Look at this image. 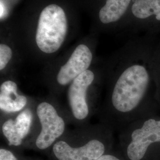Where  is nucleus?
Instances as JSON below:
<instances>
[{"mask_svg":"<svg viewBox=\"0 0 160 160\" xmlns=\"http://www.w3.org/2000/svg\"><path fill=\"white\" fill-rule=\"evenodd\" d=\"M107 149L103 128L88 123L68 129L46 156L48 160H96Z\"/></svg>","mask_w":160,"mask_h":160,"instance_id":"nucleus-1","label":"nucleus"},{"mask_svg":"<svg viewBox=\"0 0 160 160\" xmlns=\"http://www.w3.org/2000/svg\"><path fill=\"white\" fill-rule=\"evenodd\" d=\"M38 127L32 139L24 149L47 155L52 146L64 135L69 125L62 106L57 98L48 95L35 98Z\"/></svg>","mask_w":160,"mask_h":160,"instance_id":"nucleus-2","label":"nucleus"},{"mask_svg":"<svg viewBox=\"0 0 160 160\" xmlns=\"http://www.w3.org/2000/svg\"><path fill=\"white\" fill-rule=\"evenodd\" d=\"M97 82V75L90 68L69 85L62 108L69 125L80 127L90 123L95 110Z\"/></svg>","mask_w":160,"mask_h":160,"instance_id":"nucleus-3","label":"nucleus"},{"mask_svg":"<svg viewBox=\"0 0 160 160\" xmlns=\"http://www.w3.org/2000/svg\"><path fill=\"white\" fill-rule=\"evenodd\" d=\"M148 82V74L143 67L133 65L127 68L112 86L110 96L112 109L120 114L132 112L142 99Z\"/></svg>","mask_w":160,"mask_h":160,"instance_id":"nucleus-4","label":"nucleus"},{"mask_svg":"<svg viewBox=\"0 0 160 160\" xmlns=\"http://www.w3.org/2000/svg\"><path fill=\"white\" fill-rule=\"evenodd\" d=\"M93 52L90 47L80 43L57 67L49 71L43 78L49 95L59 100L69 85L81 74L90 68Z\"/></svg>","mask_w":160,"mask_h":160,"instance_id":"nucleus-5","label":"nucleus"},{"mask_svg":"<svg viewBox=\"0 0 160 160\" xmlns=\"http://www.w3.org/2000/svg\"><path fill=\"white\" fill-rule=\"evenodd\" d=\"M68 30L67 14L61 6L52 4L40 12L35 35L36 48L41 53L51 55L63 45Z\"/></svg>","mask_w":160,"mask_h":160,"instance_id":"nucleus-6","label":"nucleus"},{"mask_svg":"<svg viewBox=\"0 0 160 160\" xmlns=\"http://www.w3.org/2000/svg\"><path fill=\"white\" fill-rule=\"evenodd\" d=\"M1 135L6 145L23 150L34 137L38 127L35 110V97L29 106L21 112L1 116Z\"/></svg>","mask_w":160,"mask_h":160,"instance_id":"nucleus-7","label":"nucleus"},{"mask_svg":"<svg viewBox=\"0 0 160 160\" xmlns=\"http://www.w3.org/2000/svg\"><path fill=\"white\" fill-rule=\"evenodd\" d=\"M160 142V120L150 119L144 122L142 128L135 129L131 134V141L126 148L129 160H141L149 145Z\"/></svg>","mask_w":160,"mask_h":160,"instance_id":"nucleus-8","label":"nucleus"},{"mask_svg":"<svg viewBox=\"0 0 160 160\" xmlns=\"http://www.w3.org/2000/svg\"><path fill=\"white\" fill-rule=\"evenodd\" d=\"M33 97L23 94L12 78L1 80L0 84L1 116L16 114L27 108Z\"/></svg>","mask_w":160,"mask_h":160,"instance_id":"nucleus-9","label":"nucleus"},{"mask_svg":"<svg viewBox=\"0 0 160 160\" xmlns=\"http://www.w3.org/2000/svg\"><path fill=\"white\" fill-rule=\"evenodd\" d=\"M131 0H106L100 9L98 17L104 24L113 23L119 20L125 13Z\"/></svg>","mask_w":160,"mask_h":160,"instance_id":"nucleus-10","label":"nucleus"},{"mask_svg":"<svg viewBox=\"0 0 160 160\" xmlns=\"http://www.w3.org/2000/svg\"><path fill=\"white\" fill-rule=\"evenodd\" d=\"M133 14L138 18H146L152 15L160 20V0H137L132 7Z\"/></svg>","mask_w":160,"mask_h":160,"instance_id":"nucleus-11","label":"nucleus"},{"mask_svg":"<svg viewBox=\"0 0 160 160\" xmlns=\"http://www.w3.org/2000/svg\"><path fill=\"white\" fill-rule=\"evenodd\" d=\"M22 150L1 145L0 148V160H43L39 158L25 156Z\"/></svg>","mask_w":160,"mask_h":160,"instance_id":"nucleus-12","label":"nucleus"},{"mask_svg":"<svg viewBox=\"0 0 160 160\" xmlns=\"http://www.w3.org/2000/svg\"><path fill=\"white\" fill-rule=\"evenodd\" d=\"M13 58V51L7 44H0V71L3 74L11 63Z\"/></svg>","mask_w":160,"mask_h":160,"instance_id":"nucleus-13","label":"nucleus"},{"mask_svg":"<svg viewBox=\"0 0 160 160\" xmlns=\"http://www.w3.org/2000/svg\"><path fill=\"white\" fill-rule=\"evenodd\" d=\"M96 160H121L120 158L113 154H105L103 155L102 157H100L99 158H98Z\"/></svg>","mask_w":160,"mask_h":160,"instance_id":"nucleus-14","label":"nucleus"}]
</instances>
